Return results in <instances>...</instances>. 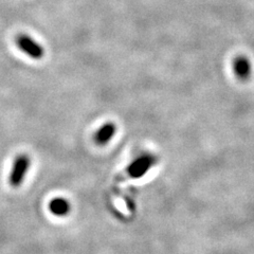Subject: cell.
Returning <instances> with one entry per match:
<instances>
[{
  "label": "cell",
  "mask_w": 254,
  "mask_h": 254,
  "mask_svg": "<svg viewBox=\"0 0 254 254\" xmlns=\"http://www.w3.org/2000/svg\"><path fill=\"white\" fill-rule=\"evenodd\" d=\"M49 210L53 214V215L57 216H66L70 213L71 210V204L70 202L65 199V198L58 197L54 198L49 202Z\"/></svg>",
  "instance_id": "6"
},
{
  "label": "cell",
  "mask_w": 254,
  "mask_h": 254,
  "mask_svg": "<svg viewBox=\"0 0 254 254\" xmlns=\"http://www.w3.org/2000/svg\"><path fill=\"white\" fill-rule=\"evenodd\" d=\"M15 44L22 53L32 60L39 61L45 57V48L36 39L26 33H20L16 36Z\"/></svg>",
  "instance_id": "2"
},
{
  "label": "cell",
  "mask_w": 254,
  "mask_h": 254,
  "mask_svg": "<svg viewBox=\"0 0 254 254\" xmlns=\"http://www.w3.org/2000/svg\"><path fill=\"white\" fill-rule=\"evenodd\" d=\"M158 162L156 155L149 152L140 154L127 166V174L133 179H139L146 175Z\"/></svg>",
  "instance_id": "1"
},
{
  "label": "cell",
  "mask_w": 254,
  "mask_h": 254,
  "mask_svg": "<svg viewBox=\"0 0 254 254\" xmlns=\"http://www.w3.org/2000/svg\"><path fill=\"white\" fill-rule=\"evenodd\" d=\"M31 168V158L27 154L16 156L9 176V182L13 188H19L25 181Z\"/></svg>",
  "instance_id": "3"
},
{
  "label": "cell",
  "mask_w": 254,
  "mask_h": 254,
  "mask_svg": "<svg viewBox=\"0 0 254 254\" xmlns=\"http://www.w3.org/2000/svg\"><path fill=\"white\" fill-rule=\"evenodd\" d=\"M117 132V125L114 122H106L99 127V129L94 133V142L98 145H106L114 139Z\"/></svg>",
  "instance_id": "5"
},
{
  "label": "cell",
  "mask_w": 254,
  "mask_h": 254,
  "mask_svg": "<svg viewBox=\"0 0 254 254\" xmlns=\"http://www.w3.org/2000/svg\"><path fill=\"white\" fill-rule=\"evenodd\" d=\"M232 67H233V72L238 79L247 81V79L251 76L252 65L247 57L240 55V57L235 58L232 64Z\"/></svg>",
  "instance_id": "4"
}]
</instances>
